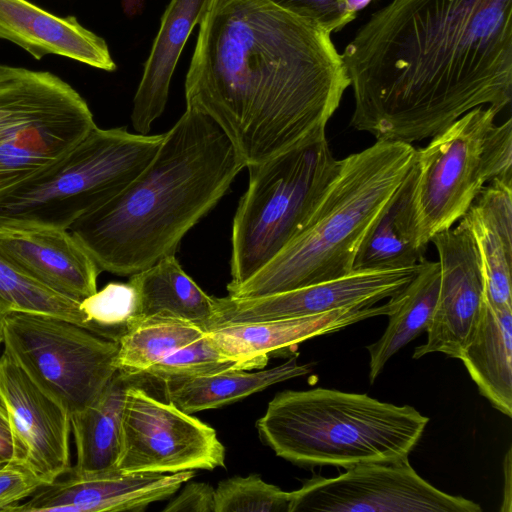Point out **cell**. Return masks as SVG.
I'll list each match as a JSON object with an SVG mask.
<instances>
[{
  "mask_svg": "<svg viewBox=\"0 0 512 512\" xmlns=\"http://www.w3.org/2000/svg\"><path fill=\"white\" fill-rule=\"evenodd\" d=\"M42 486L24 503L3 512H140L169 498L195 476L193 470L165 473H125L118 470L76 474Z\"/></svg>",
  "mask_w": 512,
  "mask_h": 512,
  "instance_id": "cell-15",
  "label": "cell"
},
{
  "mask_svg": "<svg viewBox=\"0 0 512 512\" xmlns=\"http://www.w3.org/2000/svg\"><path fill=\"white\" fill-rule=\"evenodd\" d=\"M4 351L71 415L90 405L117 371L119 343L70 320L9 312Z\"/></svg>",
  "mask_w": 512,
  "mask_h": 512,
  "instance_id": "cell-10",
  "label": "cell"
},
{
  "mask_svg": "<svg viewBox=\"0 0 512 512\" xmlns=\"http://www.w3.org/2000/svg\"><path fill=\"white\" fill-rule=\"evenodd\" d=\"M215 488L203 482H191L172 499L163 512H214Z\"/></svg>",
  "mask_w": 512,
  "mask_h": 512,
  "instance_id": "cell-35",
  "label": "cell"
},
{
  "mask_svg": "<svg viewBox=\"0 0 512 512\" xmlns=\"http://www.w3.org/2000/svg\"><path fill=\"white\" fill-rule=\"evenodd\" d=\"M481 512L472 500L424 480L409 460L367 463L326 478L314 474L291 492L290 512Z\"/></svg>",
  "mask_w": 512,
  "mask_h": 512,
  "instance_id": "cell-12",
  "label": "cell"
},
{
  "mask_svg": "<svg viewBox=\"0 0 512 512\" xmlns=\"http://www.w3.org/2000/svg\"><path fill=\"white\" fill-rule=\"evenodd\" d=\"M5 314L0 312V344L3 342V322Z\"/></svg>",
  "mask_w": 512,
  "mask_h": 512,
  "instance_id": "cell-37",
  "label": "cell"
},
{
  "mask_svg": "<svg viewBox=\"0 0 512 512\" xmlns=\"http://www.w3.org/2000/svg\"><path fill=\"white\" fill-rule=\"evenodd\" d=\"M440 285L436 307L426 330L427 341L413 359L440 352L459 359L478 323L484 303L482 265L474 240L462 221L436 233Z\"/></svg>",
  "mask_w": 512,
  "mask_h": 512,
  "instance_id": "cell-14",
  "label": "cell"
},
{
  "mask_svg": "<svg viewBox=\"0 0 512 512\" xmlns=\"http://www.w3.org/2000/svg\"><path fill=\"white\" fill-rule=\"evenodd\" d=\"M474 108L416 149L417 205L426 242L449 229L494 180H512V120Z\"/></svg>",
  "mask_w": 512,
  "mask_h": 512,
  "instance_id": "cell-8",
  "label": "cell"
},
{
  "mask_svg": "<svg viewBox=\"0 0 512 512\" xmlns=\"http://www.w3.org/2000/svg\"><path fill=\"white\" fill-rule=\"evenodd\" d=\"M144 378L145 374L117 369L90 405L70 415L77 459L69 471L95 474L116 470L126 392Z\"/></svg>",
  "mask_w": 512,
  "mask_h": 512,
  "instance_id": "cell-23",
  "label": "cell"
},
{
  "mask_svg": "<svg viewBox=\"0 0 512 512\" xmlns=\"http://www.w3.org/2000/svg\"><path fill=\"white\" fill-rule=\"evenodd\" d=\"M291 492L265 482L260 475L234 476L218 483L214 512H290Z\"/></svg>",
  "mask_w": 512,
  "mask_h": 512,
  "instance_id": "cell-32",
  "label": "cell"
},
{
  "mask_svg": "<svg viewBox=\"0 0 512 512\" xmlns=\"http://www.w3.org/2000/svg\"><path fill=\"white\" fill-rule=\"evenodd\" d=\"M268 359V357L238 358L226 355L206 331L200 338L154 365L145 375L152 380L163 382L234 370L260 369L267 365Z\"/></svg>",
  "mask_w": 512,
  "mask_h": 512,
  "instance_id": "cell-30",
  "label": "cell"
},
{
  "mask_svg": "<svg viewBox=\"0 0 512 512\" xmlns=\"http://www.w3.org/2000/svg\"><path fill=\"white\" fill-rule=\"evenodd\" d=\"M0 253L32 279L76 301L97 291L101 270L69 230L0 228Z\"/></svg>",
  "mask_w": 512,
  "mask_h": 512,
  "instance_id": "cell-17",
  "label": "cell"
},
{
  "mask_svg": "<svg viewBox=\"0 0 512 512\" xmlns=\"http://www.w3.org/2000/svg\"><path fill=\"white\" fill-rule=\"evenodd\" d=\"M416 158L405 142H376L340 159L339 168L302 231L240 285L234 298H254L336 279L353 271L367 230Z\"/></svg>",
  "mask_w": 512,
  "mask_h": 512,
  "instance_id": "cell-4",
  "label": "cell"
},
{
  "mask_svg": "<svg viewBox=\"0 0 512 512\" xmlns=\"http://www.w3.org/2000/svg\"><path fill=\"white\" fill-rule=\"evenodd\" d=\"M459 360L479 393L512 417V308H495L484 298L478 323Z\"/></svg>",
  "mask_w": 512,
  "mask_h": 512,
  "instance_id": "cell-24",
  "label": "cell"
},
{
  "mask_svg": "<svg viewBox=\"0 0 512 512\" xmlns=\"http://www.w3.org/2000/svg\"><path fill=\"white\" fill-rule=\"evenodd\" d=\"M205 332L201 326L177 318L154 316L139 320L118 342L117 368L131 374H145Z\"/></svg>",
  "mask_w": 512,
  "mask_h": 512,
  "instance_id": "cell-28",
  "label": "cell"
},
{
  "mask_svg": "<svg viewBox=\"0 0 512 512\" xmlns=\"http://www.w3.org/2000/svg\"><path fill=\"white\" fill-rule=\"evenodd\" d=\"M245 167L224 131L186 108L135 179L68 230L101 271L131 276L175 255Z\"/></svg>",
  "mask_w": 512,
  "mask_h": 512,
  "instance_id": "cell-3",
  "label": "cell"
},
{
  "mask_svg": "<svg viewBox=\"0 0 512 512\" xmlns=\"http://www.w3.org/2000/svg\"><path fill=\"white\" fill-rule=\"evenodd\" d=\"M350 80L332 32L271 0H212L185 79L246 167L325 136Z\"/></svg>",
  "mask_w": 512,
  "mask_h": 512,
  "instance_id": "cell-2",
  "label": "cell"
},
{
  "mask_svg": "<svg viewBox=\"0 0 512 512\" xmlns=\"http://www.w3.org/2000/svg\"><path fill=\"white\" fill-rule=\"evenodd\" d=\"M79 305L80 301L59 294L32 279L0 253V312L48 314L91 330Z\"/></svg>",
  "mask_w": 512,
  "mask_h": 512,
  "instance_id": "cell-29",
  "label": "cell"
},
{
  "mask_svg": "<svg viewBox=\"0 0 512 512\" xmlns=\"http://www.w3.org/2000/svg\"><path fill=\"white\" fill-rule=\"evenodd\" d=\"M136 292V321L170 317L208 329L215 310V297L204 292L183 270L175 255L130 276Z\"/></svg>",
  "mask_w": 512,
  "mask_h": 512,
  "instance_id": "cell-25",
  "label": "cell"
},
{
  "mask_svg": "<svg viewBox=\"0 0 512 512\" xmlns=\"http://www.w3.org/2000/svg\"><path fill=\"white\" fill-rule=\"evenodd\" d=\"M351 126L376 140L432 138L512 96V0H391L341 53Z\"/></svg>",
  "mask_w": 512,
  "mask_h": 512,
  "instance_id": "cell-1",
  "label": "cell"
},
{
  "mask_svg": "<svg viewBox=\"0 0 512 512\" xmlns=\"http://www.w3.org/2000/svg\"><path fill=\"white\" fill-rule=\"evenodd\" d=\"M164 134L95 126L56 162L0 194V228L68 230L133 181L157 153Z\"/></svg>",
  "mask_w": 512,
  "mask_h": 512,
  "instance_id": "cell-6",
  "label": "cell"
},
{
  "mask_svg": "<svg viewBox=\"0 0 512 512\" xmlns=\"http://www.w3.org/2000/svg\"><path fill=\"white\" fill-rule=\"evenodd\" d=\"M398 306L397 295L381 305H356L295 318L233 323L206 330L226 355L262 358L317 336L340 331L357 322L389 315Z\"/></svg>",
  "mask_w": 512,
  "mask_h": 512,
  "instance_id": "cell-19",
  "label": "cell"
},
{
  "mask_svg": "<svg viewBox=\"0 0 512 512\" xmlns=\"http://www.w3.org/2000/svg\"><path fill=\"white\" fill-rule=\"evenodd\" d=\"M482 265L485 301L512 308V180L487 184L460 219Z\"/></svg>",
  "mask_w": 512,
  "mask_h": 512,
  "instance_id": "cell-21",
  "label": "cell"
},
{
  "mask_svg": "<svg viewBox=\"0 0 512 512\" xmlns=\"http://www.w3.org/2000/svg\"><path fill=\"white\" fill-rule=\"evenodd\" d=\"M439 285L438 261L425 259L410 282L397 293L398 306L388 315L385 332L366 347L370 355V384L393 355L427 330L436 307Z\"/></svg>",
  "mask_w": 512,
  "mask_h": 512,
  "instance_id": "cell-27",
  "label": "cell"
},
{
  "mask_svg": "<svg viewBox=\"0 0 512 512\" xmlns=\"http://www.w3.org/2000/svg\"><path fill=\"white\" fill-rule=\"evenodd\" d=\"M0 38L37 60L53 54L108 72L117 68L106 41L75 16L54 15L28 0H0Z\"/></svg>",
  "mask_w": 512,
  "mask_h": 512,
  "instance_id": "cell-18",
  "label": "cell"
},
{
  "mask_svg": "<svg viewBox=\"0 0 512 512\" xmlns=\"http://www.w3.org/2000/svg\"><path fill=\"white\" fill-rule=\"evenodd\" d=\"M420 264L392 270H353L336 279L254 298L215 297V310L208 329L315 315L348 306L375 305L402 290Z\"/></svg>",
  "mask_w": 512,
  "mask_h": 512,
  "instance_id": "cell-13",
  "label": "cell"
},
{
  "mask_svg": "<svg viewBox=\"0 0 512 512\" xmlns=\"http://www.w3.org/2000/svg\"><path fill=\"white\" fill-rule=\"evenodd\" d=\"M211 1L170 0L167 5L133 98L131 122L137 133L147 135L164 112L179 57Z\"/></svg>",
  "mask_w": 512,
  "mask_h": 512,
  "instance_id": "cell-22",
  "label": "cell"
},
{
  "mask_svg": "<svg viewBox=\"0 0 512 512\" xmlns=\"http://www.w3.org/2000/svg\"><path fill=\"white\" fill-rule=\"evenodd\" d=\"M289 10L311 17L328 30L338 32L356 17L349 0H271Z\"/></svg>",
  "mask_w": 512,
  "mask_h": 512,
  "instance_id": "cell-34",
  "label": "cell"
},
{
  "mask_svg": "<svg viewBox=\"0 0 512 512\" xmlns=\"http://www.w3.org/2000/svg\"><path fill=\"white\" fill-rule=\"evenodd\" d=\"M428 421L409 405L314 388L278 393L256 426L275 454L295 465L348 469L408 459Z\"/></svg>",
  "mask_w": 512,
  "mask_h": 512,
  "instance_id": "cell-5",
  "label": "cell"
},
{
  "mask_svg": "<svg viewBox=\"0 0 512 512\" xmlns=\"http://www.w3.org/2000/svg\"><path fill=\"white\" fill-rule=\"evenodd\" d=\"M79 306L90 329L115 342H119L136 321L137 297L129 282L108 283L81 300Z\"/></svg>",
  "mask_w": 512,
  "mask_h": 512,
  "instance_id": "cell-31",
  "label": "cell"
},
{
  "mask_svg": "<svg viewBox=\"0 0 512 512\" xmlns=\"http://www.w3.org/2000/svg\"><path fill=\"white\" fill-rule=\"evenodd\" d=\"M0 393L9 409L27 464L45 484L64 476L70 465V414L3 350Z\"/></svg>",
  "mask_w": 512,
  "mask_h": 512,
  "instance_id": "cell-16",
  "label": "cell"
},
{
  "mask_svg": "<svg viewBox=\"0 0 512 512\" xmlns=\"http://www.w3.org/2000/svg\"><path fill=\"white\" fill-rule=\"evenodd\" d=\"M0 464H2V463H0Z\"/></svg>",
  "mask_w": 512,
  "mask_h": 512,
  "instance_id": "cell-38",
  "label": "cell"
},
{
  "mask_svg": "<svg viewBox=\"0 0 512 512\" xmlns=\"http://www.w3.org/2000/svg\"><path fill=\"white\" fill-rule=\"evenodd\" d=\"M95 126L58 76L0 65V194L56 162Z\"/></svg>",
  "mask_w": 512,
  "mask_h": 512,
  "instance_id": "cell-9",
  "label": "cell"
},
{
  "mask_svg": "<svg viewBox=\"0 0 512 512\" xmlns=\"http://www.w3.org/2000/svg\"><path fill=\"white\" fill-rule=\"evenodd\" d=\"M339 163L323 136L247 167L248 187L232 224L227 289L253 276L302 231Z\"/></svg>",
  "mask_w": 512,
  "mask_h": 512,
  "instance_id": "cell-7",
  "label": "cell"
},
{
  "mask_svg": "<svg viewBox=\"0 0 512 512\" xmlns=\"http://www.w3.org/2000/svg\"><path fill=\"white\" fill-rule=\"evenodd\" d=\"M418 166L409 171L367 230L353 270H392L425 260L424 239L417 205Z\"/></svg>",
  "mask_w": 512,
  "mask_h": 512,
  "instance_id": "cell-20",
  "label": "cell"
},
{
  "mask_svg": "<svg viewBox=\"0 0 512 512\" xmlns=\"http://www.w3.org/2000/svg\"><path fill=\"white\" fill-rule=\"evenodd\" d=\"M224 466L225 448L212 427L140 384L128 388L116 470L176 473Z\"/></svg>",
  "mask_w": 512,
  "mask_h": 512,
  "instance_id": "cell-11",
  "label": "cell"
},
{
  "mask_svg": "<svg viewBox=\"0 0 512 512\" xmlns=\"http://www.w3.org/2000/svg\"><path fill=\"white\" fill-rule=\"evenodd\" d=\"M44 485L42 479L24 462L0 464V511L31 496Z\"/></svg>",
  "mask_w": 512,
  "mask_h": 512,
  "instance_id": "cell-33",
  "label": "cell"
},
{
  "mask_svg": "<svg viewBox=\"0 0 512 512\" xmlns=\"http://www.w3.org/2000/svg\"><path fill=\"white\" fill-rule=\"evenodd\" d=\"M311 369V364H298L297 358L292 357L278 366L256 372L234 370L159 383L166 400L192 414L239 401L274 384L304 376Z\"/></svg>",
  "mask_w": 512,
  "mask_h": 512,
  "instance_id": "cell-26",
  "label": "cell"
},
{
  "mask_svg": "<svg viewBox=\"0 0 512 512\" xmlns=\"http://www.w3.org/2000/svg\"><path fill=\"white\" fill-rule=\"evenodd\" d=\"M25 460L24 448L17 436L13 421L0 393V463Z\"/></svg>",
  "mask_w": 512,
  "mask_h": 512,
  "instance_id": "cell-36",
  "label": "cell"
}]
</instances>
